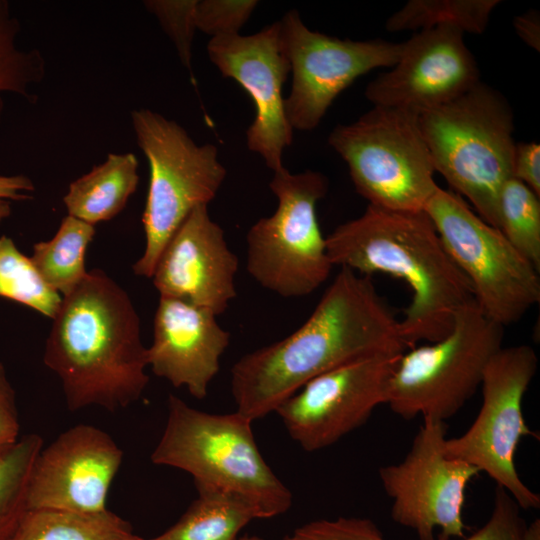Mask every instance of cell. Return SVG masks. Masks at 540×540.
<instances>
[{
	"label": "cell",
	"instance_id": "1",
	"mask_svg": "<svg viewBox=\"0 0 540 540\" xmlns=\"http://www.w3.org/2000/svg\"><path fill=\"white\" fill-rule=\"evenodd\" d=\"M399 319L367 275L341 267L308 319L231 369L236 411L265 417L311 379L346 363L406 350Z\"/></svg>",
	"mask_w": 540,
	"mask_h": 540
},
{
	"label": "cell",
	"instance_id": "2",
	"mask_svg": "<svg viewBox=\"0 0 540 540\" xmlns=\"http://www.w3.org/2000/svg\"><path fill=\"white\" fill-rule=\"evenodd\" d=\"M43 361L61 381L70 411L114 412L136 402L149 382L147 347L127 292L102 270L88 271L62 298Z\"/></svg>",
	"mask_w": 540,
	"mask_h": 540
},
{
	"label": "cell",
	"instance_id": "3",
	"mask_svg": "<svg viewBox=\"0 0 540 540\" xmlns=\"http://www.w3.org/2000/svg\"><path fill=\"white\" fill-rule=\"evenodd\" d=\"M331 263L370 276L385 273L411 289L399 319L406 348L439 341L456 313L474 301L471 283L455 264L425 211H395L368 205L361 216L326 237Z\"/></svg>",
	"mask_w": 540,
	"mask_h": 540
},
{
	"label": "cell",
	"instance_id": "4",
	"mask_svg": "<svg viewBox=\"0 0 540 540\" xmlns=\"http://www.w3.org/2000/svg\"><path fill=\"white\" fill-rule=\"evenodd\" d=\"M253 421L239 412L214 414L168 398V416L151 461L190 474L197 491L240 498L258 519L286 513L292 493L259 451Z\"/></svg>",
	"mask_w": 540,
	"mask_h": 540
},
{
	"label": "cell",
	"instance_id": "5",
	"mask_svg": "<svg viewBox=\"0 0 540 540\" xmlns=\"http://www.w3.org/2000/svg\"><path fill=\"white\" fill-rule=\"evenodd\" d=\"M435 172L498 228V200L513 177L514 115L502 94L481 81L419 114Z\"/></svg>",
	"mask_w": 540,
	"mask_h": 540
},
{
	"label": "cell",
	"instance_id": "6",
	"mask_svg": "<svg viewBox=\"0 0 540 540\" xmlns=\"http://www.w3.org/2000/svg\"><path fill=\"white\" fill-rule=\"evenodd\" d=\"M130 117L150 168L142 217L145 249L133 272L151 278L170 237L195 207L215 198L226 169L215 145L196 144L174 120L147 108L132 110Z\"/></svg>",
	"mask_w": 540,
	"mask_h": 540
},
{
	"label": "cell",
	"instance_id": "7",
	"mask_svg": "<svg viewBox=\"0 0 540 540\" xmlns=\"http://www.w3.org/2000/svg\"><path fill=\"white\" fill-rule=\"evenodd\" d=\"M503 338L504 327L486 317L475 300L464 305L445 337L402 353L389 381L386 404L404 419L446 421L481 386Z\"/></svg>",
	"mask_w": 540,
	"mask_h": 540
},
{
	"label": "cell",
	"instance_id": "8",
	"mask_svg": "<svg viewBox=\"0 0 540 540\" xmlns=\"http://www.w3.org/2000/svg\"><path fill=\"white\" fill-rule=\"evenodd\" d=\"M328 143L346 162L368 205L424 211L439 187L416 112L373 106L355 122L336 126Z\"/></svg>",
	"mask_w": 540,
	"mask_h": 540
},
{
	"label": "cell",
	"instance_id": "9",
	"mask_svg": "<svg viewBox=\"0 0 540 540\" xmlns=\"http://www.w3.org/2000/svg\"><path fill=\"white\" fill-rule=\"evenodd\" d=\"M269 187L277 208L247 232V271L279 296L309 295L328 279L333 267L316 216L328 180L320 172L293 174L282 167L274 171Z\"/></svg>",
	"mask_w": 540,
	"mask_h": 540
},
{
	"label": "cell",
	"instance_id": "10",
	"mask_svg": "<svg viewBox=\"0 0 540 540\" xmlns=\"http://www.w3.org/2000/svg\"><path fill=\"white\" fill-rule=\"evenodd\" d=\"M424 211L486 317L509 326L539 302V271L458 194L438 187Z\"/></svg>",
	"mask_w": 540,
	"mask_h": 540
},
{
	"label": "cell",
	"instance_id": "11",
	"mask_svg": "<svg viewBox=\"0 0 540 540\" xmlns=\"http://www.w3.org/2000/svg\"><path fill=\"white\" fill-rule=\"evenodd\" d=\"M538 357L529 345L502 347L484 371L482 405L470 427L447 438L445 453L486 473L522 509H539L540 496L520 478L515 453L531 431L523 415V398L534 378Z\"/></svg>",
	"mask_w": 540,
	"mask_h": 540
},
{
	"label": "cell",
	"instance_id": "12",
	"mask_svg": "<svg viewBox=\"0 0 540 540\" xmlns=\"http://www.w3.org/2000/svg\"><path fill=\"white\" fill-rule=\"evenodd\" d=\"M445 421L425 417L404 459L379 469L391 518L419 540L463 538L466 489L479 470L445 453Z\"/></svg>",
	"mask_w": 540,
	"mask_h": 540
},
{
	"label": "cell",
	"instance_id": "13",
	"mask_svg": "<svg viewBox=\"0 0 540 540\" xmlns=\"http://www.w3.org/2000/svg\"><path fill=\"white\" fill-rule=\"evenodd\" d=\"M279 26L292 73L284 109L293 130L317 127L343 90L371 70L392 67L402 47L401 43L342 40L312 31L296 10L288 11Z\"/></svg>",
	"mask_w": 540,
	"mask_h": 540
},
{
	"label": "cell",
	"instance_id": "14",
	"mask_svg": "<svg viewBox=\"0 0 540 540\" xmlns=\"http://www.w3.org/2000/svg\"><path fill=\"white\" fill-rule=\"evenodd\" d=\"M402 353L361 358L329 370L308 381L275 413L303 450L327 448L386 404L389 381Z\"/></svg>",
	"mask_w": 540,
	"mask_h": 540
},
{
	"label": "cell",
	"instance_id": "15",
	"mask_svg": "<svg viewBox=\"0 0 540 540\" xmlns=\"http://www.w3.org/2000/svg\"><path fill=\"white\" fill-rule=\"evenodd\" d=\"M207 52L221 74L238 82L253 100L255 118L246 131L249 150L258 153L273 172L281 169L283 150L292 143L293 129L282 96L290 65L279 21L252 35L211 38Z\"/></svg>",
	"mask_w": 540,
	"mask_h": 540
},
{
	"label": "cell",
	"instance_id": "16",
	"mask_svg": "<svg viewBox=\"0 0 540 540\" xmlns=\"http://www.w3.org/2000/svg\"><path fill=\"white\" fill-rule=\"evenodd\" d=\"M397 62L365 90L373 106L420 114L464 94L480 82L464 32L452 26L417 31L402 42Z\"/></svg>",
	"mask_w": 540,
	"mask_h": 540
},
{
	"label": "cell",
	"instance_id": "17",
	"mask_svg": "<svg viewBox=\"0 0 540 540\" xmlns=\"http://www.w3.org/2000/svg\"><path fill=\"white\" fill-rule=\"evenodd\" d=\"M122 460L123 451L104 430L90 424L65 430L42 447L34 462L27 510L106 511L109 489Z\"/></svg>",
	"mask_w": 540,
	"mask_h": 540
},
{
	"label": "cell",
	"instance_id": "18",
	"mask_svg": "<svg viewBox=\"0 0 540 540\" xmlns=\"http://www.w3.org/2000/svg\"><path fill=\"white\" fill-rule=\"evenodd\" d=\"M239 260L208 205L195 207L168 240L151 279L160 297L223 313L236 297Z\"/></svg>",
	"mask_w": 540,
	"mask_h": 540
},
{
	"label": "cell",
	"instance_id": "19",
	"mask_svg": "<svg viewBox=\"0 0 540 540\" xmlns=\"http://www.w3.org/2000/svg\"><path fill=\"white\" fill-rule=\"evenodd\" d=\"M230 332L210 309L160 297L154 316L153 341L147 348L152 372L174 387H184L204 399L220 369Z\"/></svg>",
	"mask_w": 540,
	"mask_h": 540
},
{
	"label": "cell",
	"instance_id": "20",
	"mask_svg": "<svg viewBox=\"0 0 540 540\" xmlns=\"http://www.w3.org/2000/svg\"><path fill=\"white\" fill-rule=\"evenodd\" d=\"M138 182L135 154L110 153L104 162L70 183L63 203L68 215L95 225L117 216Z\"/></svg>",
	"mask_w": 540,
	"mask_h": 540
},
{
	"label": "cell",
	"instance_id": "21",
	"mask_svg": "<svg viewBox=\"0 0 540 540\" xmlns=\"http://www.w3.org/2000/svg\"><path fill=\"white\" fill-rule=\"evenodd\" d=\"M525 522L520 507L502 487L496 486L493 509L486 523L463 540H521ZM282 540H386L368 518L319 519L296 528Z\"/></svg>",
	"mask_w": 540,
	"mask_h": 540
},
{
	"label": "cell",
	"instance_id": "22",
	"mask_svg": "<svg viewBox=\"0 0 540 540\" xmlns=\"http://www.w3.org/2000/svg\"><path fill=\"white\" fill-rule=\"evenodd\" d=\"M179 520L162 534L140 540H238L241 530L258 519L254 509L238 497L197 491Z\"/></svg>",
	"mask_w": 540,
	"mask_h": 540
},
{
	"label": "cell",
	"instance_id": "23",
	"mask_svg": "<svg viewBox=\"0 0 540 540\" xmlns=\"http://www.w3.org/2000/svg\"><path fill=\"white\" fill-rule=\"evenodd\" d=\"M94 235V225L67 215L50 240L34 244L30 256L34 266L62 297L86 277L85 255Z\"/></svg>",
	"mask_w": 540,
	"mask_h": 540
},
{
	"label": "cell",
	"instance_id": "24",
	"mask_svg": "<svg viewBox=\"0 0 540 540\" xmlns=\"http://www.w3.org/2000/svg\"><path fill=\"white\" fill-rule=\"evenodd\" d=\"M132 535L130 523L108 509L95 514L30 509L9 540H123Z\"/></svg>",
	"mask_w": 540,
	"mask_h": 540
},
{
	"label": "cell",
	"instance_id": "25",
	"mask_svg": "<svg viewBox=\"0 0 540 540\" xmlns=\"http://www.w3.org/2000/svg\"><path fill=\"white\" fill-rule=\"evenodd\" d=\"M499 0H410L386 21L389 32L452 26L481 34Z\"/></svg>",
	"mask_w": 540,
	"mask_h": 540
},
{
	"label": "cell",
	"instance_id": "26",
	"mask_svg": "<svg viewBox=\"0 0 540 540\" xmlns=\"http://www.w3.org/2000/svg\"><path fill=\"white\" fill-rule=\"evenodd\" d=\"M21 25L11 12L10 4L0 0V123L4 111V94H15L36 102L34 88L46 75V61L35 48L19 44Z\"/></svg>",
	"mask_w": 540,
	"mask_h": 540
},
{
	"label": "cell",
	"instance_id": "27",
	"mask_svg": "<svg viewBox=\"0 0 540 540\" xmlns=\"http://www.w3.org/2000/svg\"><path fill=\"white\" fill-rule=\"evenodd\" d=\"M43 439L27 434L0 454V540H9L27 511V491Z\"/></svg>",
	"mask_w": 540,
	"mask_h": 540
},
{
	"label": "cell",
	"instance_id": "28",
	"mask_svg": "<svg viewBox=\"0 0 540 540\" xmlns=\"http://www.w3.org/2000/svg\"><path fill=\"white\" fill-rule=\"evenodd\" d=\"M0 297L23 304L53 319L62 296L41 277L30 257L12 238L0 236Z\"/></svg>",
	"mask_w": 540,
	"mask_h": 540
},
{
	"label": "cell",
	"instance_id": "29",
	"mask_svg": "<svg viewBox=\"0 0 540 540\" xmlns=\"http://www.w3.org/2000/svg\"><path fill=\"white\" fill-rule=\"evenodd\" d=\"M532 189L512 177L498 200V229L512 246L540 270V201Z\"/></svg>",
	"mask_w": 540,
	"mask_h": 540
},
{
	"label": "cell",
	"instance_id": "30",
	"mask_svg": "<svg viewBox=\"0 0 540 540\" xmlns=\"http://www.w3.org/2000/svg\"><path fill=\"white\" fill-rule=\"evenodd\" d=\"M143 3L174 44L182 65L191 71L197 0H146Z\"/></svg>",
	"mask_w": 540,
	"mask_h": 540
},
{
	"label": "cell",
	"instance_id": "31",
	"mask_svg": "<svg viewBox=\"0 0 540 540\" xmlns=\"http://www.w3.org/2000/svg\"><path fill=\"white\" fill-rule=\"evenodd\" d=\"M257 5L256 0H197L196 29L211 38L239 34Z\"/></svg>",
	"mask_w": 540,
	"mask_h": 540
},
{
	"label": "cell",
	"instance_id": "32",
	"mask_svg": "<svg viewBox=\"0 0 540 540\" xmlns=\"http://www.w3.org/2000/svg\"><path fill=\"white\" fill-rule=\"evenodd\" d=\"M19 430L15 392L3 364L0 363V454L19 440Z\"/></svg>",
	"mask_w": 540,
	"mask_h": 540
},
{
	"label": "cell",
	"instance_id": "33",
	"mask_svg": "<svg viewBox=\"0 0 540 540\" xmlns=\"http://www.w3.org/2000/svg\"><path fill=\"white\" fill-rule=\"evenodd\" d=\"M513 177L540 196V146L536 142L516 143L513 155Z\"/></svg>",
	"mask_w": 540,
	"mask_h": 540
},
{
	"label": "cell",
	"instance_id": "34",
	"mask_svg": "<svg viewBox=\"0 0 540 540\" xmlns=\"http://www.w3.org/2000/svg\"><path fill=\"white\" fill-rule=\"evenodd\" d=\"M34 190L33 182L25 175H0V199L27 200Z\"/></svg>",
	"mask_w": 540,
	"mask_h": 540
},
{
	"label": "cell",
	"instance_id": "35",
	"mask_svg": "<svg viewBox=\"0 0 540 540\" xmlns=\"http://www.w3.org/2000/svg\"><path fill=\"white\" fill-rule=\"evenodd\" d=\"M515 30L523 42L534 50L540 51V17L539 12L529 10L513 21Z\"/></svg>",
	"mask_w": 540,
	"mask_h": 540
},
{
	"label": "cell",
	"instance_id": "36",
	"mask_svg": "<svg viewBox=\"0 0 540 540\" xmlns=\"http://www.w3.org/2000/svg\"><path fill=\"white\" fill-rule=\"evenodd\" d=\"M521 540H540V520L539 518L532 521L528 526H525Z\"/></svg>",
	"mask_w": 540,
	"mask_h": 540
},
{
	"label": "cell",
	"instance_id": "37",
	"mask_svg": "<svg viewBox=\"0 0 540 540\" xmlns=\"http://www.w3.org/2000/svg\"><path fill=\"white\" fill-rule=\"evenodd\" d=\"M11 215L10 201L0 199V223Z\"/></svg>",
	"mask_w": 540,
	"mask_h": 540
},
{
	"label": "cell",
	"instance_id": "38",
	"mask_svg": "<svg viewBox=\"0 0 540 540\" xmlns=\"http://www.w3.org/2000/svg\"><path fill=\"white\" fill-rule=\"evenodd\" d=\"M238 540H264V539L257 535H243V536H240Z\"/></svg>",
	"mask_w": 540,
	"mask_h": 540
},
{
	"label": "cell",
	"instance_id": "39",
	"mask_svg": "<svg viewBox=\"0 0 540 540\" xmlns=\"http://www.w3.org/2000/svg\"><path fill=\"white\" fill-rule=\"evenodd\" d=\"M123 540H140V537H138L136 535H132L131 537L123 539Z\"/></svg>",
	"mask_w": 540,
	"mask_h": 540
}]
</instances>
